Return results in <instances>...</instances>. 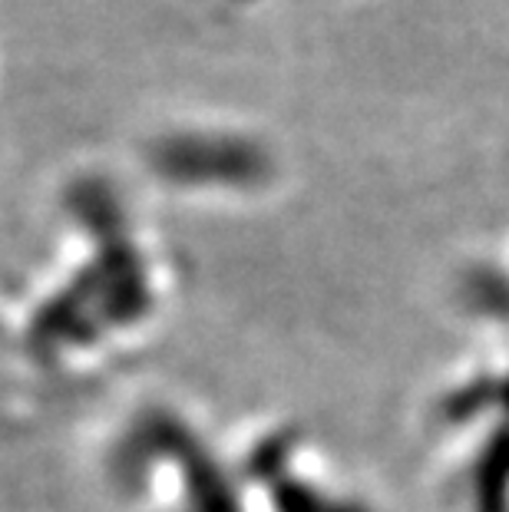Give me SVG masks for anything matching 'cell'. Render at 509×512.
Instances as JSON below:
<instances>
[{"instance_id": "obj_1", "label": "cell", "mask_w": 509, "mask_h": 512, "mask_svg": "<svg viewBox=\"0 0 509 512\" xmlns=\"http://www.w3.org/2000/svg\"><path fill=\"white\" fill-rule=\"evenodd\" d=\"M153 162L182 182H245L268 169L265 152L235 136H172L156 146Z\"/></svg>"}]
</instances>
